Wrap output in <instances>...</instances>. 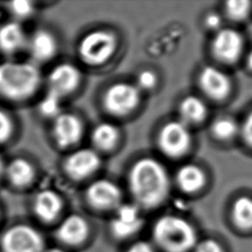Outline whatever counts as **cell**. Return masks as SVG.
I'll use <instances>...</instances> for the list:
<instances>
[{"label": "cell", "mask_w": 252, "mask_h": 252, "mask_svg": "<svg viewBox=\"0 0 252 252\" xmlns=\"http://www.w3.org/2000/svg\"><path fill=\"white\" fill-rule=\"evenodd\" d=\"M131 193L136 202L145 208H154L166 198L169 180L162 164L150 158L139 159L129 174Z\"/></svg>", "instance_id": "6da1fadb"}, {"label": "cell", "mask_w": 252, "mask_h": 252, "mask_svg": "<svg viewBox=\"0 0 252 252\" xmlns=\"http://www.w3.org/2000/svg\"><path fill=\"white\" fill-rule=\"evenodd\" d=\"M41 74L33 62L7 61L0 64V96L10 101H25L38 90Z\"/></svg>", "instance_id": "7a4b0ae2"}, {"label": "cell", "mask_w": 252, "mask_h": 252, "mask_svg": "<svg viewBox=\"0 0 252 252\" xmlns=\"http://www.w3.org/2000/svg\"><path fill=\"white\" fill-rule=\"evenodd\" d=\"M155 241L166 252H187L197 244L193 225L176 216H163L154 224Z\"/></svg>", "instance_id": "3957f363"}, {"label": "cell", "mask_w": 252, "mask_h": 252, "mask_svg": "<svg viewBox=\"0 0 252 252\" xmlns=\"http://www.w3.org/2000/svg\"><path fill=\"white\" fill-rule=\"evenodd\" d=\"M0 244L3 252H42L44 241L34 227L19 223L4 231Z\"/></svg>", "instance_id": "277c9868"}, {"label": "cell", "mask_w": 252, "mask_h": 252, "mask_svg": "<svg viewBox=\"0 0 252 252\" xmlns=\"http://www.w3.org/2000/svg\"><path fill=\"white\" fill-rule=\"evenodd\" d=\"M116 39L106 31H94L86 34L80 42L81 59L90 65H99L105 62L114 52Z\"/></svg>", "instance_id": "5b68a950"}, {"label": "cell", "mask_w": 252, "mask_h": 252, "mask_svg": "<svg viewBox=\"0 0 252 252\" xmlns=\"http://www.w3.org/2000/svg\"><path fill=\"white\" fill-rule=\"evenodd\" d=\"M158 145L161 151L171 158L183 156L191 145V135L187 124L182 121H170L160 130Z\"/></svg>", "instance_id": "8992f818"}, {"label": "cell", "mask_w": 252, "mask_h": 252, "mask_svg": "<svg viewBox=\"0 0 252 252\" xmlns=\"http://www.w3.org/2000/svg\"><path fill=\"white\" fill-rule=\"evenodd\" d=\"M139 98L140 94L136 87L126 83H118L106 91L103 104L109 113L125 115L138 105Z\"/></svg>", "instance_id": "52a82bcc"}, {"label": "cell", "mask_w": 252, "mask_h": 252, "mask_svg": "<svg viewBox=\"0 0 252 252\" xmlns=\"http://www.w3.org/2000/svg\"><path fill=\"white\" fill-rule=\"evenodd\" d=\"M87 199L91 206L95 209L110 210L120 206L121 192L113 182L100 179L89 186Z\"/></svg>", "instance_id": "ba28073f"}, {"label": "cell", "mask_w": 252, "mask_h": 252, "mask_svg": "<svg viewBox=\"0 0 252 252\" xmlns=\"http://www.w3.org/2000/svg\"><path fill=\"white\" fill-rule=\"evenodd\" d=\"M80 80L81 75L76 66L61 63L56 65L48 75V91L62 97L72 93L78 87Z\"/></svg>", "instance_id": "9c48e42d"}, {"label": "cell", "mask_w": 252, "mask_h": 252, "mask_svg": "<svg viewBox=\"0 0 252 252\" xmlns=\"http://www.w3.org/2000/svg\"><path fill=\"white\" fill-rule=\"evenodd\" d=\"M52 135L59 147H71L81 139L83 124L77 116L71 113H60L54 118Z\"/></svg>", "instance_id": "30bf717a"}, {"label": "cell", "mask_w": 252, "mask_h": 252, "mask_svg": "<svg viewBox=\"0 0 252 252\" xmlns=\"http://www.w3.org/2000/svg\"><path fill=\"white\" fill-rule=\"evenodd\" d=\"M98 155L90 149H82L72 153L64 162V169L73 179H83L93 174L99 166Z\"/></svg>", "instance_id": "8fae6325"}, {"label": "cell", "mask_w": 252, "mask_h": 252, "mask_svg": "<svg viewBox=\"0 0 252 252\" xmlns=\"http://www.w3.org/2000/svg\"><path fill=\"white\" fill-rule=\"evenodd\" d=\"M143 219L136 205L123 204L117 208L116 216L110 222L112 233L119 238H125L136 233L142 226Z\"/></svg>", "instance_id": "7c38bea8"}, {"label": "cell", "mask_w": 252, "mask_h": 252, "mask_svg": "<svg viewBox=\"0 0 252 252\" xmlns=\"http://www.w3.org/2000/svg\"><path fill=\"white\" fill-rule=\"evenodd\" d=\"M213 52L215 56L223 62H234L242 50V38L233 30L220 31L213 40Z\"/></svg>", "instance_id": "4fadbf2b"}, {"label": "cell", "mask_w": 252, "mask_h": 252, "mask_svg": "<svg viewBox=\"0 0 252 252\" xmlns=\"http://www.w3.org/2000/svg\"><path fill=\"white\" fill-rule=\"evenodd\" d=\"M199 83L205 94L214 99H222L230 92L228 77L212 66H207L201 71Z\"/></svg>", "instance_id": "5bb4252c"}, {"label": "cell", "mask_w": 252, "mask_h": 252, "mask_svg": "<svg viewBox=\"0 0 252 252\" xmlns=\"http://www.w3.org/2000/svg\"><path fill=\"white\" fill-rule=\"evenodd\" d=\"M27 48L35 62H45L55 55L57 51V41L49 31L39 29L29 36Z\"/></svg>", "instance_id": "9a60e30c"}, {"label": "cell", "mask_w": 252, "mask_h": 252, "mask_svg": "<svg viewBox=\"0 0 252 252\" xmlns=\"http://www.w3.org/2000/svg\"><path fill=\"white\" fill-rule=\"evenodd\" d=\"M29 37L18 21H10L0 26V51L13 55L27 47Z\"/></svg>", "instance_id": "2e32d148"}, {"label": "cell", "mask_w": 252, "mask_h": 252, "mask_svg": "<svg viewBox=\"0 0 252 252\" xmlns=\"http://www.w3.org/2000/svg\"><path fill=\"white\" fill-rule=\"evenodd\" d=\"M89 230V224L83 217L71 215L61 221L56 234L62 242L69 245H77L85 241Z\"/></svg>", "instance_id": "e0dca14e"}, {"label": "cell", "mask_w": 252, "mask_h": 252, "mask_svg": "<svg viewBox=\"0 0 252 252\" xmlns=\"http://www.w3.org/2000/svg\"><path fill=\"white\" fill-rule=\"evenodd\" d=\"M4 175L12 186L22 189L32 183L35 176V170L29 159L17 157L5 164Z\"/></svg>", "instance_id": "ac0fdd59"}, {"label": "cell", "mask_w": 252, "mask_h": 252, "mask_svg": "<svg viewBox=\"0 0 252 252\" xmlns=\"http://www.w3.org/2000/svg\"><path fill=\"white\" fill-rule=\"evenodd\" d=\"M34 215L42 221L54 220L62 210V200L53 190L44 189L39 191L33 199Z\"/></svg>", "instance_id": "d6986e66"}, {"label": "cell", "mask_w": 252, "mask_h": 252, "mask_svg": "<svg viewBox=\"0 0 252 252\" xmlns=\"http://www.w3.org/2000/svg\"><path fill=\"white\" fill-rule=\"evenodd\" d=\"M176 180L181 190L187 193H193L204 186L206 176L199 166L195 164H186L180 167L177 171Z\"/></svg>", "instance_id": "ffe728a7"}, {"label": "cell", "mask_w": 252, "mask_h": 252, "mask_svg": "<svg viewBox=\"0 0 252 252\" xmlns=\"http://www.w3.org/2000/svg\"><path fill=\"white\" fill-rule=\"evenodd\" d=\"M181 121L187 123H199L203 121L207 114L205 103L195 95L186 96L179 105Z\"/></svg>", "instance_id": "44dd1931"}, {"label": "cell", "mask_w": 252, "mask_h": 252, "mask_svg": "<svg viewBox=\"0 0 252 252\" xmlns=\"http://www.w3.org/2000/svg\"><path fill=\"white\" fill-rule=\"evenodd\" d=\"M119 133L115 125L110 123H100L96 125L92 133L94 145L100 150L108 151L117 143Z\"/></svg>", "instance_id": "7402d4cb"}, {"label": "cell", "mask_w": 252, "mask_h": 252, "mask_svg": "<svg viewBox=\"0 0 252 252\" xmlns=\"http://www.w3.org/2000/svg\"><path fill=\"white\" fill-rule=\"evenodd\" d=\"M232 219L241 228L252 227V199L246 196L238 198L232 206Z\"/></svg>", "instance_id": "603a6c76"}, {"label": "cell", "mask_w": 252, "mask_h": 252, "mask_svg": "<svg viewBox=\"0 0 252 252\" xmlns=\"http://www.w3.org/2000/svg\"><path fill=\"white\" fill-rule=\"evenodd\" d=\"M61 97L54 93L47 91L45 95L41 98L38 104L39 112L49 118H55L60 114V103Z\"/></svg>", "instance_id": "cb8c5ba5"}, {"label": "cell", "mask_w": 252, "mask_h": 252, "mask_svg": "<svg viewBox=\"0 0 252 252\" xmlns=\"http://www.w3.org/2000/svg\"><path fill=\"white\" fill-rule=\"evenodd\" d=\"M213 134L220 140H227L232 138L237 132L236 123L226 117L216 120L212 125Z\"/></svg>", "instance_id": "d4e9b609"}, {"label": "cell", "mask_w": 252, "mask_h": 252, "mask_svg": "<svg viewBox=\"0 0 252 252\" xmlns=\"http://www.w3.org/2000/svg\"><path fill=\"white\" fill-rule=\"evenodd\" d=\"M251 9V2L246 0H229L225 4V10L229 18L240 21L245 19Z\"/></svg>", "instance_id": "484cf974"}, {"label": "cell", "mask_w": 252, "mask_h": 252, "mask_svg": "<svg viewBox=\"0 0 252 252\" xmlns=\"http://www.w3.org/2000/svg\"><path fill=\"white\" fill-rule=\"evenodd\" d=\"M9 10L16 18V21L25 20L33 14L34 6L29 0H16L9 3Z\"/></svg>", "instance_id": "4316f807"}, {"label": "cell", "mask_w": 252, "mask_h": 252, "mask_svg": "<svg viewBox=\"0 0 252 252\" xmlns=\"http://www.w3.org/2000/svg\"><path fill=\"white\" fill-rule=\"evenodd\" d=\"M14 124L11 116L3 109H0V144L10 140L13 135Z\"/></svg>", "instance_id": "83f0119b"}, {"label": "cell", "mask_w": 252, "mask_h": 252, "mask_svg": "<svg viewBox=\"0 0 252 252\" xmlns=\"http://www.w3.org/2000/svg\"><path fill=\"white\" fill-rule=\"evenodd\" d=\"M194 252H224V250L216 240L205 239L195 245Z\"/></svg>", "instance_id": "f1b7e54d"}, {"label": "cell", "mask_w": 252, "mask_h": 252, "mask_svg": "<svg viewBox=\"0 0 252 252\" xmlns=\"http://www.w3.org/2000/svg\"><path fill=\"white\" fill-rule=\"evenodd\" d=\"M138 83L139 86L143 89H152L157 83V76L154 72L150 70H145L139 74Z\"/></svg>", "instance_id": "f546056e"}, {"label": "cell", "mask_w": 252, "mask_h": 252, "mask_svg": "<svg viewBox=\"0 0 252 252\" xmlns=\"http://www.w3.org/2000/svg\"><path fill=\"white\" fill-rule=\"evenodd\" d=\"M242 134L246 143L252 146V111L249 113L243 123Z\"/></svg>", "instance_id": "4dcf8cb0"}, {"label": "cell", "mask_w": 252, "mask_h": 252, "mask_svg": "<svg viewBox=\"0 0 252 252\" xmlns=\"http://www.w3.org/2000/svg\"><path fill=\"white\" fill-rule=\"evenodd\" d=\"M126 252H156L151 244L145 241H139L131 245Z\"/></svg>", "instance_id": "1f68e13d"}, {"label": "cell", "mask_w": 252, "mask_h": 252, "mask_svg": "<svg viewBox=\"0 0 252 252\" xmlns=\"http://www.w3.org/2000/svg\"><path fill=\"white\" fill-rule=\"evenodd\" d=\"M206 25L210 29H218L220 26V17L216 13H211L206 17Z\"/></svg>", "instance_id": "d6a6232c"}, {"label": "cell", "mask_w": 252, "mask_h": 252, "mask_svg": "<svg viewBox=\"0 0 252 252\" xmlns=\"http://www.w3.org/2000/svg\"><path fill=\"white\" fill-rule=\"evenodd\" d=\"M4 170H5V163L3 161V159L0 157V179L2 178V176L4 175Z\"/></svg>", "instance_id": "836d02e7"}, {"label": "cell", "mask_w": 252, "mask_h": 252, "mask_svg": "<svg viewBox=\"0 0 252 252\" xmlns=\"http://www.w3.org/2000/svg\"><path fill=\"white\" fill-rule=\"evenodd\" d=\"M247 66L252 70V50L249 52L247 56Z\"/></svg>", "instance_id": "e575fe53"}, {"label": "cell", "mask_w": 252, "mask_h": 252, "mask_svg": "<svg viewBox=\"0 0 252 252\" xmlns=\"http://www.w3.org/2000/svg\"><path fill=\"white\" fill-rule=\"evenodd\" d=\"M45 252H65V251L62 249H59V248H50V249L46 250Z\"/></svg>", "instance_id": "d590c367"}]
</instances>
